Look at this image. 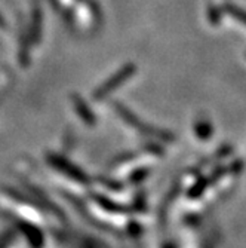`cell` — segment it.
Instances as JSON below:
<instances>
[{
  "label": "cell",
  "instance_id": "3",
  "mask_svg": "<svg viewBox=\"0 0 246 248\" xmlns=\"http://www.w3.org/2000/svg\"><path fill=\"white\" fill-rule=\"evenodd\" d=\"M74 107H76V111L79 113V116L89 125L95 124V116L92 115V111L89 110V107L77 97H74Z\"/></svg>",
  "mask_w": 246,
  "mask_h": 248
},
{
  "label": "cell",
  "instance_id": "1",
  "mask_svg": "<svg viewBox=\"0 0 246 248\" xmlns=\"http://www.w3.org/2000/svg\"><path fill=\"white\" fill-rule=\"evenodd\" d=\"M133 73H135V65H133V64H126L125 67H122L117 73H115L105 83H102V86H100L97 89L95 94H94L95 100L105 98L110 93H113L115 89H117L123 82H126Z\"/></svg>",
  "mask_w": 246,
  "mask_h": 248
},
{
  "label": "cell",
  "instance_id": "2",
  "mask_svg": "<svg viewBox=\"0 0 246 248\" xmlns=\"http://www.w3.org/2000/svg\"><path fill=\"white\" fill-rule=\"evenodd\" d=\"M51 164L57 170H59L61 172H64L65 175H69L73 180H76V182H80V183H85L86 182V175L77 167H74L73 164H70L67 159H62V157H59V156L52 155L51 156Z\"/></svg>",
  "mask_w": 246,
  "mask_h": 248
}]
</instances>
